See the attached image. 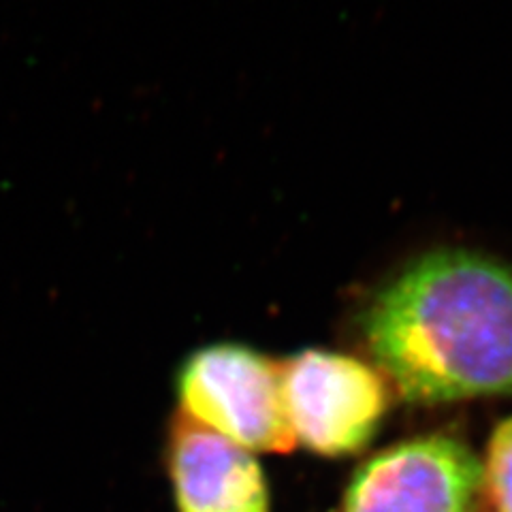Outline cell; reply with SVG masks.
Returning <instances> with one entry per match:
<instances>
[{"label":"cell","instance_id":"6da1fadb","mask_svg":"<svg viewBox=\"0 0 512 512\" xmlns=\"http://www.w3.org/2000/svg\"><path fill=\"white\" fill-rule=\"evenodd\" d=\"M361 329L408 402L512 393V271L487 256L425 254L367 303Z\"/></svg>","mask_w":512,"mask_h":512},{"label":"cell","instance_id":"7a4b0ae2","mask_svg":"<svg viewBox=\"0 0 512 512\" xmlns=\"http://www.w3.org/2000/svg\"><path fill=\"white\" fill-rule=\"evenodd\" d=\"M180 414L229 442L259 453H288L297 440L286 419L280 363L242 344L192 352L178 378Z\"/></svg>","mask_w":512,"mask_h":512},{"label":"cell","instance_id":"3957f363","mask_svg":"<svg viewBox=\"0 0 512 512\" xmlns=\"http://www.w3.org/2000/svg\"><path fill=\"white\" fill-rule=\"evenodd\" d=\"M280 374L293 436L318 455L361 451L387 414V384L363 361L338 352L303 350L280 363Z\"/></svg>","mask_w":512,"mask_h":512},{"label":"cell","instance_id":"277c9868","mask_svg":"<svg viewBox=\"0 0 512 512\" xmlns=\"http://www.w3.org/2000/svg\"><path fill=\"white\" fill-rule=\"evenodd\" d=\"M483 466L448 436H425L374 455L352 476L344 512H472Z\"/></svg>","mask_w":512,"mask_h":512},{"label":"cell","instance_id":"5b68a950","mask_svg":"<svg viewBox=\"0 0 512 512\" xmlns=\"http://www.w3.org/2000/svg\"><path fill=\"white\" fill-rule=\"evenodd\" d=\"M165 463L178 512H269L263 468L246 448L175 414Z\"/></svg>","mask_w":512,"mask_h":512},{"label":"cell","instance_id":"8992f818","mask_svg":"<svg viewBox=\"0 0 512 512\" xmlns=\"http://www.w3.org/2000/svg\"><path fill=\"white\" fill-rule=\"evenodd\" d=\"M483 483L493 512H512V419L500 423L493 431Z\"/></svg>","mask_w":512,"mask_h":512}]
</instances>
